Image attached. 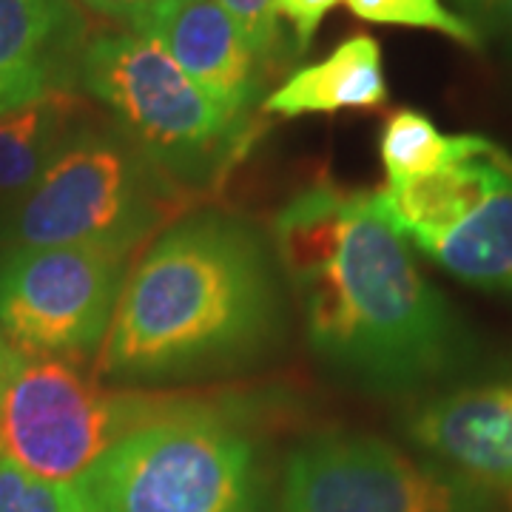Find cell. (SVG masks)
Segmentation results:
<instances>
[{
	"instance_id": "cell-1",
	"label": "cell",
	"mask_w": 512,
	"mask_h": 512,
	"mask_svg": "<svg viewBox=\"0 0 512 512\" xmlns=\"http://www.w3.org/2000/svg\"><path fill=\"white\" fill-rule=\"evenodd\" d=\"M288 328L279 259L254 222L197 211L171 222L126 276L100 373L185 382L262 362Z\"/></svg>"
},
{
	"instance_id": "cell-2",
	"label": "cell",
	"mask_w": 512,
	"mask_h": 512,
	"mask_svg": "<svg viewBox=\"0 0 512 512\" xmlns=\"http://www.w3.org/2000/svg\"><path fill=\"white\" fill-rule=\"evenodd\" d=\"M288 282L313 353L376 393H413L476 362V336L421 274L376 194H353L339 251Z\"/></svg>"
},
{
	"instance_id": "cell-3",
	"label": "cell",
	"mask_w": 512,
	"mask_h": 512,
	"mask_svg": "<svg viewBox=\"0 0 512 512\" xmlns=\"http://www.w3.org/2000/svg\"><path fill=\"white\" fill-rule=\"evenodd\" d=\"M188 200L123 131L83 126L3 222L0 256L69 245L131 256Z\"/></svg>"
},
{
	"instance_id": "cell-4",
	"label": "cell",
	"mask_w": 512,
	"mask_h": 512,
	"mask_svg": "<svg viewBox=\"0 0 512 512\" xmlns=\"http://www.w3.org/2000/svg\"><path fill=\"white\" fill-rule=\"evenodd\" d=\"M77 487L92 512H259L262 456L234 416L163 407L111 447Z\"/></svg>"
},
{
	"instance_id": "cell-5",
	"label": "cell",
	"mask_w": 512,
	"mask_h": 512,
	"mask_svg": "<svg viewBox=\"0 0 512 512\" xmlns=\"http://www.w3.org/2000/svg\"><path fill=\"white\" fill-rule=\"evenodd\" d=\"M77 83L188 194L214 188L248 146V123L220 109L151 37L114 32L89 40Z\"/></svg>"
},
{
	"instance_id": "cell-6",
	"label": "cell",
	"mask_w": 512,
	"mask_h": 512,
	"mask_svg": "<svg viewBox=\"0 0 512 512\" xmlns=\"http://www.w3.org/2000/svg\"><path fill=\"white\" fill-rule=\"evenodd\" d=\"M168 404L106 390L80 359L23 356L0 402V453L43 481L77 484L128 430Z\"/></svg>"
},
{
	"instance_id": "cell-7",
	"label": "cell",
	"mask_w": 512,
	"mask_h": 512,
	"mask_svg": "<svg viewBox=\"0 0 512 512\" xmlns=\"http://www.w3.org/2000/svg\"><path fill=\"white\" fill-rule=\"evenodd\" d=\"M495 493L367 433H319L285 461L279 512H493Z\"/></svg>"
},
{
	"instance_id": "cell-8",
	"label": "cell",
	"mask_w": 512,
	"mask_h": 512,
	"mask_svg": "<svg viewBox=\"0 0 512 512\" xmlns=\"http://www.w3.org/2000/svg\"><path fill=\"white\" fill-rule=\"evenodd\" d=\"M128 254L69 245L0 256V328L23 356L86 359L106 342Z\"/></svg>"
},
{
	"instance_id": "cell-9",
	"label": "cell",
	"mask_w": 512,
	"mask_h": 512,
	"mask_svg": "<svg viewBox=\"0 0 512 512\" xmlns=\"http://www.w3.org/2000/svg\"><path fill=\"white\" fill-rule=\"evenodd\" d=\"M163 46L220 109L242 117L256 103V57L220 0H157L131 29Z\"/></svg>"
},
{
	"instance_id": "cell-10",
	"label": "cell",
	"mask_w": 512,
	"mask_h": 512,
	"mask_svg": "<svg viewBox=\"0 0 512 512\" xmlns=\"http://www.w3.org/2000/svg\"><path fill=\"white\" fill-rule=\"evenodd\" d=\"M404 433L439 464L512 498V384H481L421 402Z\"/></svg>"
},
{
	"instance_id": "cell-11",
	"label": "cell",
	"mask_w": 512,
	"mask_h": 512,
	"mask_svg": "<svg viewBox=\"0 0 512 512\" xmlns=\"http://www.w3.org/2000/svg\"><path fill=\"white\" fill-rule=\"evenodd\" d=\"M86 20L72 0H0V114L72 92Z\"/></svg>"
},
{
	"instance_id": "cell-12",
	"label": "cell",
	"mask_w": 512,
	"mask_h": 512,
	"mask_svg": "<svg viewBox=\"0 0 512 512\" xmlns=\"http://www.w3.org/2000/svg\"><path fill=\"white\" fill-rule=\"evenodd\" d=\"M510 174L512 154L490 140L476 154L461 157L433 174L387 185L384 191H376V202L387 222L424 251L450 234L458 222L467 220Z\"/></svg>"
},
{
	"instance_id": "cell-13",
	"label": "cell",
	"mask_w": 512,
	"mask_h": 512,
	"mask_svg": "<svg viewBox=\"0 0 512 512\" xmlns=\"http://www.w3.org/2000/svg\"><path fill=\"white\" fill-rule=\"evenodd\" d=\"M387 103L382 46L370 35H353L325 60L302 66L262 103L265 114L305 117L342 109H379Z\"/></svg>"
},
{
	"instance_id": "cell-14",
	"label": "cell",
	"mask_w": 512,
	"mask_h": 512,
	"mask_svg": "<svg viewBox=\"0 0 512 512\" xmlns=\"http://www.w3.org/2000/svg\"><path fill=\"white\" fill-rule=\"evenodd\" d=\"M80 114L83 100L72 92L43 94L23 109L0 114V228L86 126Z\"/></svg>"
},
{
	"instance_id": "cell-15",
	"label": "cell",
	"mask_w": 512,
	"mask_h": 512,
	"mask_svg": "<svg viewBox=\"0 0 512 512\" xmlns=\"http://www.w3.org/2000/svg\"><path fill=\"white\" fill-rule=\"evenodd\" d=\"M421 254L458 282L512 296V174L467 220Z\"/></svg>"
},
{
	"instance_id": "cell-16",
	"label": "cell",
	"mask_w": 512,
	"mask_h": 512,
	"mask_svg": "<svg viewBox=\"0 0 512 512\" xmlns=\"http://www.w3.org/2000/svg\"><path fill=\"white\" fill-rule=\"evenodd\" d=\"M490 143L481 134H441L439 126L416 109L393 111L382 128V154L387 183L402 185L433 174L444 165L470 157Z\"/></svg>"
},
{
	"instance_id": "cell-17",
	"label": "cell",
	"mask_w": 512,
	"mask_h": 512,
	"mask_svg": "<svg viewBox=\"0 0 512 512\" xmlns=\"http://www.w3.org/2000/svg\"><path fill=\"white\" fill-rule=\"evenodd\" d=\"M356 18L382 26H410L439 32L464 43L467 49H481L484 37L458 12H450L444 0H342Z\"/></svg>"
},
{
	"instance_id": "cell-18",
	"label": "cell",
	"mask_w": 512,
	"mask_h": 512,
	"mask_svg": "<svg viewBox=\"0 0 512 512\" xmlns=\"http://www.w3.org/2000/svg\"><path fill=\"white\" fill-rule=\"evenodd\" d=\"M0 512H92V507L77 484L43 481L0 453Z\"/></svg>"
},
{
	"instance_id": "cell-19",
	"label": "cell",
	"mask_w": 512,
	"mask_h": 512,
	"mask_svg": "<svg viewBox=\"0 0 512 512\" xmlns=\"http://www.w3.org/2000/svg\"><path fill=\"white\" fill-rule=\"evenodd\" d=\"M222 9L237 23L256 63L271 60L279 52V23L274 0H220Z\"/></svg>"
},
{
	"instance_id": "cell-20",
	"label": "cell",
	"mask_w": 512,
	"mask_h": 512,
	"mask_svg": "<svg viewBox=\"0 0 512 512\" xmlns=\"http://www.w3.org/2000/svg\"><path fill=\"white\" fill-rule=\"evenodd\" d=\"M342 0H274L276 15H285L291 20L293 37H296V52H308L316 29L330 9Z\"/></svg>"
},
{
	"instance_id": "cell-21",
	"label": "cell",
	"mask_w": 512,
	"mask_h": 512,
	"mask_svg": "<svg viewBox=\"0 0 512 512\" xmlns=\"http://www.w3.org/2000/svg\"><path fill=\"white\" fill-rule=\"evenodd\" d=\"M80 3L89 6L97 15H103V18L128 23L134 29L157 0H80Z\"/></svg>"
},
{
	"instance_id": "cell-22",
	"label": "cell",
	"mask_w": 512,
	"mask_h": 512,
	"mask_svg": "<svg viewBox=\"0 0 512 512\" xmlns=\"http://www.w3.org/2000/svg\"><path fill=\"white\" fill-rule=\"evenodd\" d=\"M478 29V35L512 37V0H493L481 15L470 20Z\"/></svg>"
},
{
	"instance_id": "cell-23",
	"label": "cell",
	"mask_w": 512,
	"mask_h": 512,
	"mask_svg": "<svg viewBox=\"0 0 512 512\" xmlns=\"http://www.w3.org/2000/svg\"><path fill=\"white\" fill-rule=\"evenodd\" d=\"M20 362H23V353L12 348V342L6 339V333L0 328V402H3V393H6Z\"/></svg>"
},
{
	"instance_id": "cell-24",
	"label": "cell",
	"mask_w": 512,
	"mask_h": 512,
	"mask_svg": "<svg viewBox=\"0 0 512 512\" xmlns=\"http://www.w3.org/2000/svg\"><path fill=\"white\" fill-rule=\"evenodd\" d=\"M453 3H456L458 9L464 12V18L473 20L476 15H481V12H484V9H487L493 0H453Z\"/></svg>"
},
{
	"instance_id": "cell-25",
	"label": "cell",
	"mask_w": 512,
	"mask_h": 512,
	"mask_svg": "<svg viewBox=\"0 0 512 512\" xmlns=\"http://www.w3.org/2000/svg\"><path fill=\"white\" fill-rule=\"evenodd\" d=\"M510 60H512V43H510Z\"/></svg>"
}]
</instances>
